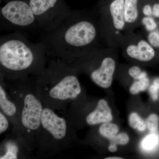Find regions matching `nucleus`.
Masks as SVG:
<instances>
[{
  "label": "nucleus",
  "mask_w": 159,
  "mask_h": 159,
  "mask_svg": "<svg viewBox=\"0 0 159 159\" xmlns=\"http://www.w3.org/2000/svg\"><path fill=\"white\" fill-rule=\"evenodd\" d=\"M0 28L15 31L39 29L28 0H1Z\"/></svg>",
  "instance_id": "3"
},
{
  "label": "nucleus",
  "mask_w": 159,
  "mask_h": 159,
  "mask_svg": "<svg viewBox=\"0 0 159 159\" xmlns=\"http://www.w3.org/2000/svg\"><path fill=\"white\" fill-rule=\"evenodd\" d=\"M117 149L118 148H117V145H115V144L110 143V145H109L108 150L111 152H115L116 151Z\"/></svg>",
  "instance_id": "27"
},
{
  "label": "nucleus",
  "mask_w": 159,
  "mask_h": 159,
  "mask_svg": "<svg viewBox=\"0 0 159 159\" xmlns=\"http://www.w3.org/2000/svg\"><path fill=\"white\" fill-rule=\"evenodd\" d=\"M42 32L56 29L71 14L72 10L65 0H28Z\"/></svg>",
  "instance_id": "4"
},
{
  "label": "nucleus",
  "mask_w": 159,
  "mask_h": 159,
  "mask_svg": "<svg viewBox=\"0 0 159 159\" xmlns=\"http://www.w3.org/2000/svg\"><path fill=\"white\" fill-rule=\"evenodd\" d=\"M9 122L2 112H0V134H3L9 127Z\"/></svg>",
  "instance_id": "23"
},
{
  "label": "nucleus",
  "mask_w": 159,
  "mask_h": 159,
  "mask_svg": "<svg viewBox=\"0 0 159 159\" xmlns=\"http://www.w3.org/2000/svg\"><path fill=\"white\" fill-rule=\"evenodd\" d=\"M113 1H114V0H113Z\"/></svg>",
  "instance_id": "30"
},
{
  "label": "nucleus",
  "mask_w": 159,
  "mask_h": 159,
  "mask_svg": "<svg viewBox=\"0 0 159 159\" xmlns=\"http://www.w3.org/2000/svg\"><path fill=\"white\" fill-rule=\"evenodd\" d=\"M129 124L131 128L143 132L146 129V123L137 113L133 112L129 117Z\"/></svg>",
  "instance_id": "14"
},
{
  "label": "nucleus",
  "mask_w": 159,
  "mask_h": 159,
  "mask_svg": "<svg viewBox=\"0 0 159 159\" xmlns=\"http://www.w3.org/2000/svg\"><path fill=\"white\" fill-rule=\"evenodd\" d=\"M42 104L33 94H27L24 100L21 113L22 123L25 128L31 131L37 130L41 125Z\"/></svg>",
  "instance_id": "5"
},
{
  "label": "nucleus",
  "mask_w": 159,
  "mask_h": 159,
  "mask_svg": "<svg viewBox=\"0 0 159 159\" xmlns=\"http://www.w3.org/2000/svg\"><path fill=\"white\" fill-rule=\"evenodd\" d=\"M124 3L125 0H114L110 6L114 27L118 30H122L125 25Z\"/></svg>",
  "instance_id": "10"
},
{
  "label": "nucleus",
  "mask_w": 159,
  "mask_h": 159,
  "mask_svg": "<svg viewBox=\"0 0 159 159\" xmlns=\"http://www.w3.org/2000/svg\"><path fill=\"white\" fill-rule=\"evenodd\" d=\"M41 125L54 139L61 140L65 138L67 133L65 119L57 116L51 109L44 108L42 116Z\"/></svg>",
  "instance_id": "6"
},
{
  "label": "nucleus",
  "mask_w": 159,
  "mask_h": 159,
  "mask_svg": "<svg viewBox=\"0 0 159 159\" xmlns=\"http://www.w3.org/2000/svg\"><path fill=\"white\" fill-rule=\"evenodd\" d=\"M149 80L147 77L135 80L129 88L130 93L135 95L141 92L145 91L149 86Z\"/></svg>",
  "instance_id": "15"
},
{
  "label": "nucleus",
  "mask_w": 159,
  "mask_h": 159,
  "mask_svg": "<svg viewBox=\"0 0 159 159\" xmlns=\"http://www.w3.org/2000/svg\"><path fill=\"white\" fill-rule=\"evenodd\" d=\"M159 89L155 84H152L149 89L151 97L153 100H157L158 99V92Z\"/></svg>",
  "instance_id": "24"
},
{
  "label": "nucleus",
  "mask_w": 159,
  "mask_h": 159,
  "mask_svg": "<svg viewBox=\"0 0 159 159\" xmlns=\"http://www.w3.org/2000/svg\"><path fill=\"white\" fill-rule=\"evenodd\" d=\"M129 74L135 80H138L147 77V74L145 72L142 71L141 69L137 66H134L129 68Z\"/></svg>",
  "instance_id": "19"
},
{
  "label": "nucleus",
  "mask_w": 159,
  "mask_h": 159,
  "mask_svg": "<svg viewBox=\"0 0 159 159\" xmlns=\"http://www.w3.org/2000/svg\"><path fill=\"white\" fill-rule=\"evenodd\" d=\"M158 142V138L154 134L147 136L142 143V147L147 150H150L155 147Z\"/></svg>",
  "instance_id": "17"
},
{
  "label": "nucleus",
  "mask_w": 159,
  "mask_h": 159,
  "mask_svg": "<svg viewBox=\"0 0 159 159\" xmlns=\"http://www.w3.org/2000/svg\"><path fill=\"white\" fill-rule=\"evenodd\" d=\"M153 84L157 87L159 89V78H157L154 81Z\"/></svg>",
  "instance_id": "28"
},
{
  "label": "nucleus",
  "mask_w": 159,
  "mask_h": 159,
  "mask_svg": "<svg viewBox=\"0 0 159 159\" xmlns=\"http://www.w3.org/2000/svg\"><path fill=\"white\" fill-rule=\"evenodd\" d=\"M122 157H108L106 158L105 159H122Z\"/></svg>",
  "instance_id": "29"
},
{
  "label": "nucleus",
  "mask_w": 159,
  "mask_h": 159,
  "mask_svg": "<svg viewBox=\"0 0 159 159\" xmlns=\"http://www.w3.org/2000/svg\"><path fill=\"white\" fill-rule=\"evenodd\" d=\"M111 110L107 101L101 99L98 101L97 107L86 117V121L89 125L110 122L112 121Z\"/></svg>",
  "instance_id": "8"
},
{
  "label": "nucleus",
  "mask_w": 159,
  "mask_h": 159,
  "mask_svg": "<svg viewBox=\"0 0 159 159\" xmlns=\"http://www.w3.org/2000/svg\"><path fill=\"white\" fill-rule=\"evenodd\" d=\"M110 143L115 145H125L129 142V138L127 134L122 133L116 135L110 140Z\"/></svg>",
  "instance_id": "20"
},
{
  "label": "nucleus",
  "mask_w": 159,
  "mask_h": 159,
  "mask_svg": "<svg viewBox=\"0 0 159 159\" xmlns=\"http://www.w3.org/2000/svg\"><path fill=\"white\" fill-rule=\"evenodd\" d=\"M143 13L147 16H150L152 14V9L149 5H146L143 7Z\"/></svg>",
  "instance_id": "25"
},
{
  "label": "nucleus",
  "mask_w": 159,
  "mask_h": 159,
  "mask_svg": "<svg viewBox=\"0 0 159 159\" xmlns=\"http://www.w3.org/2000/svg\"><path fill=\"white\" fill-rule=\"evenodd\" d=\"M142 23L148 31H152L157 28V25L155 21L150 16H146L142 20Z\"/></svg>",
  "instance_id": "21"
},
{
  "label": "nucleus",
  "mask_w": 159,
  "mask_h": 159,
  "mask_svg": "<svg viewBox=\"0 0 159 159\" xmlns=\"http://www.w3.org/2000/svg\"><path fill=\"white\" fill-rule=\"evenodd\" d=\"M146 125L148 130L152 132L156 131L157 129L159 124V118L156 114H152L147 118Z\"/></svg>",
  "instance_id": "18"
},
{
  "label": "nucleus",
  "mask_w": 159,
  "mask_h": 159,
  "mask_svg": "<svg viewBox=\"0 0 159 159\" xmlns=\"http://www.w3.org/2000/svg\"><path fill=\"white\" fill-rule=\"evenodd\" d=\"M116 67V62L112 58H103L99 67L91 71V79L100 87L108 88L111 85Z\"/></svg>",
  "instance_id": "7"
},
{
  "label": "nucleus",
  "mask_w": 159,
  "mask_h": 159,
  "mask_svg": "<svg viewBox=\"0 0 159 159\" xmlns=\"http://www.w3.org/2000/svg\"><path fill=\"white\" fill-rule=\"evenodd\" d=\"M148 40L152 46L159 48V33L157 31L151 32L148 36Z\"/></svg>",
  "instance_id": "22"
},
{
  "label": "nucleus",
  "mask_w": 159,
  "mask_h": 159,
  "mask_svg": "<svg viewBox=\"0 0 159 159\" xmlns=\"http://www.w3.org/2000/svg\"><path fill=\"white\" fill-rule=\"evenodd\" d=\"M138 0H125L124 10L125 22H134L138 17Z\"/></svg>",
  "instance_id": "12"
},
{
  "label": "nucleus",
  "mask_w": 159,
  "mask_h": 159,
  "mask_svg": "<svg viewBox=\"0 0 159 159\" xmlns=\"http://www.w3.org/2000/svg\"><path fill=\"white\" fill-rule=\"evenodd\" d=\"M119 131V127L116 125L110 122L103 123L99 129L100 135L109 140H111L118 134Z\"/></svg>",
  "instance_id": "13"
},
{
  "label": "nucleus",
  "mask_w": 159,
  "mask_h": 159,
  "mask_svg": "<svg viewBox=\"0 0 159 159\" xmlns=\"http://www.w3.org/2000/svg\"><path fill=\"white\" fill-rule=\"evenodd\" d=\"M152 14L156 17H159V4H156L152 8Z\"/></svg>",
  "instance_id": "26"
},
{
  "label": "nucleus",
  "mask_w": 159,
  "mask_h": 159,
  "mask_svg": "<svg viewBox=\"0 0 159 159\" xmlns=\"http://www.w3.org/2000/svg\"><path fill=\"white\" fill-rule=\"evenodd\" d=\"M48 57L43 43L31 42L22 31H15L0 37L3 77L16 80L25 78L30 74L38 76L44 70Z\"/></svg>",
  "instance_id": "2"
},
{
  "label": "nucleus",
  "mask_w": 159,
  "mask_h": 159,
  "mask_svg": "<svg viewBox=\"0 0 159 159\" xmlns=\"http://www.w3.org/2000/svg\"><path fill=\"white\" fill-rule=\"evenodd\" d=\"M18 148L14 143H9L6 147V153L0 157L1 159H16L18 157Z\"/></svg>",
  "instance_id": "16"
},
{
  "label": "nucleus",
  "mask_w": 159,
  "mask_h": 159,
  "mask_svg": "<svg viewBox=\"0 0 159 159\" xmlns=\"http://www.w3.org/2000/svg\"><path fill=\"white\" fill-rule=\"evenodd\" d=\"M98 35L97 25L92 18L72 11L56 29L42 32L41 42L48 57L70 63L95 51Z\"/></svg>",
  "instance_id": "1"
},
{
  "label": "nucleus",
  "mask_w": 159,
  "mask_h": 159,
  "mask_svg": "<svg viewBox=\"0 0 159 159\" xmlns=\"http://www.w3.org/2000/svg\"><path fill=\"white\" fill-rule=\"evenodd\" d=\"M127 55L139 61H148L154 57L155 52L146 41L141 40L137 44H131L126 49Z\"/></svg>",
  "instance_id": "9"
},
{
  "label": "nucleus",
  "mask_w": 159,
  "mask_h": 159,
  "mask_svg": "<svg viewBox=\"0 0 159 159\" xmlns=\"http://www.w3.org/2000/svg\"><path fill=\"white\" fill-rule=\"evenodd\" d=\"M0 107L3 113L9 116H14L17 111L16 106L8 99L6 92L2 85L0 86Z\"/></svg>",
  "instance_id": "11"
}]
</instances>
